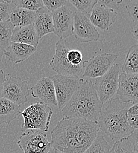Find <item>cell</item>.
Instances as JSON below:
<instances>
[{"label": "cell", "mask_w": 138, "mask_h": 153, "mask_svg": "<svg viewBox=\"0 0 138 153\" xmlns=\"http://www.w3.org/2000/svg\"><path fill=\"white\" fill-rule=\"evenodd\" d=\"M99 132L98 122L63 117L51 131L53 147L63 153H83Z\"/></svg>", "instance_id": "6da1fadb"}, {"label": "cell", "mask_w": 138, "mask_h": 153, "mask_svg": "<svg viewBox=\"0 0 138 153\" xmlns=\"http://www.w3.org/2000/svg\"><path fill=\"white\" fill-rule=\"evenodd\" d=\"M131 105L118 97L111 99L99 115V130L115 142L128 138L135 130L128 123V111Z\"/></svg>", "instance_id": "7a4b0ae2"}, {"label": "cell", "mask_w": 138, "mask_h": 153, "mask_svg": "<svg viewBox=\"0 0 138 153\" xmlns=\"http://www.w3.org/2000/svg\"><path fill=\"white\" fill-rule=\"evenodd\" d=\"M102 107L93 82L87 78L61 111L63 117L98 122Z\"/></svg>", "instance_id": "3957f363"}, {"label": "cell", "mask_w": 138, "mask_h": 153, "mask_svg": "<svg viewBox=\"0 0 138 153\" xmlns=\"http://www.w3.org/2000/svg\"><path fill=\"white\" fill-rule=\"evenodd\" d=\"M24 122L21 125V131L36 130L47 132L49 130L51 117L53 114L51 108L47 104L38 102L27 107L21 113Z\"/></svg>", "instance_id": "277c9868"}, {"label": "cell", "mask_w": 138, "mask_h": 153, "mask_svg": "<svg viewBox=\"0 0 138 153\" xmlns=\"http://www.w3.org/2000/svg\"><path fill=\"white\" fill-rule=\"evenodd\" d=\"M120 65L115 63L103 76L96 78L94 87L102 105L109 101L117 93Z\"/></svg>", "instance_id": "5b68a950"}, {"label": "cell", "mask_w": 138, "mask_h": 153, "mask_svg": "<svg viewBox=\"0 0 138 153\" xmlns=\"http://www.w3.org/2000/svg\"><path fill=\"white\" fill-rule=\"evenodd\" d=\"M69 49L65 39L60 38L56 44L55 54L50 61V65L57 74L80 77L83 73L84 68L82 64L74 66L69 62L67 58Z\"/></svg>", "instance_id": "8992f818"}, {"label": "cell", "mask_w": 138, "mask_h": 153, "mask_svg": "<svg viewBox=\"0 0 138 153\" xmlns=\"http://www.w3.org/2000/svg\"><path fill=\"white\" fill-rule=\"evenodd\" d=\"M50 78L54 85L57 107L61 110L79 89L84 80L79 76L61 74H56Z\"/></svg>", "instance_id": "52a82bcc"}, {"label": "cell", "mask_w": 138, "mask_h": 153, "mask_svg": "<svg viewBox=\"0 0 138 153\" xmlns=\"http://www.w3.org/2000/svg\"><path fill=\"white\" fill-rule=\"evenodd\" d=\"M17 144L24 153H48L53 148L43 131L31 130L20 135Z\"/></svg>", "instance_id": "ba28073f"}, {"label": "cell", "mask_w": 138, "mask_h": 153, "mask_svg": "<svg viewBox=\"0 0 138 153\" xmlns=\"http://www.w3.org/2000/svg\"><path fill=\"white\" fill-rule=\"evenodd\" d=\"M118 56L112 53L95 55L82 62L84 68L83 76L87 78H96L103 76L113 65Z\"/></svg>", "instance_id": "9c48e42d"}, {"label": "cell", "mask_w": 138, "mask_h": 153, "mask_svg": "<svg viewBox=\"0 0 138 153\" xmlns=\"http://www.w3.org/2000/svg\"><path fill=\"white\" fill-rule=\"evenodd\" d=\"M73 7L67 3L52 12L54 34L60 38L66 39L73 34L75 13Z\"/></svg>", "instance_id": "30bf717a"}, {"label": "cell", "mask_w": 138, "mask_h": 153, "mask_svg": "<svg viewBox=\"0 0 138 153\" xmlns=\"http://www.w3.org/2000/svg\"><path fill=\"white\" fill-rule=\"evenodd\" d=\"M30 92L27 81L20 76H13L6 79L2 97L21 106L27 102Z\"/></svg>", "instance_id": "8fae6325"}, {"label": "cell", "mask_w": 138, "mask_h": 153, "mask_svg": "<svg viewBox=\"0 0 138 153\" xmlns=\"http://www.w3.org/2000/svg\"><path fill=\"white\" fill-rule=\"evenodd\" d=\"M73 34L81 43L95 42L100 37L96 27L89 18L78 11L75 13Z\"/></svg>", "instance_id": "7c38bea8"}, {"label": "cell", "mask_w": 138, "mask_h": 153, "mask_svg": "<svg viewBox=\"0 0 138 153\" xmlns=\"http://www.w3.org/2000/svg\"><path fill=\"white\" fill-rule=\"evenodd\" d=\"M116 94L122 102L131 104L138 103V74L121 73Z\"/></svg>", "instance_id": "4fadbf2b"}, {"label": "cell", "mask_w": 138, "mask_h": 153, "mask_svg": "<svg viewBox=\"0 0 138 153\" xmlns=\"http://www.w3.org/2000/svg\"><path fill=\"white\" fill-rule=\"evenodd\" d=\"M118 13L115 10L103 5L95 6L90 16L89 19L92 24L100 30L107 31L116 22Z\"/></svg>", "instance_id": "5bb4252c"}, {"label": "cell", "mask_w": 138, "mask_h": 153, "mask_svg": "<svg viewBox=\"0 0 138 153\" xmlns=\"http://www.w3.org/2000/svg\"><path fill=\"white\" fill-rule=\"evenodd\" d=\"M30 93L33 98H39L41 102L57 107L54 85L50 77H43L31 87Z\"/></svg>", "instance_id": "9a60e30c"}, {"label": "cell", "mask_w": 138, "mask_h": 153, "mask_svg": "<svg viewBox=\"0 0 138 153\" xmlns=\"http://www.w3.org/2000/svg\"><path fill=\"white\" fill-rule=\"evenodd\" d=\"M33 25L39 39L45 36L54 33L52 12L44 6L39 8L36 11Z\"/></svg>", "instance_id": "2e32d148"}, {"label": "cell", "mask_w": 138, "mask_h": 153, "mask_svg": "<svg viewBox=\"0 0 138 153\" xmlns=\"http://www.w3.org/2000/svg\"><path fill=\"white\" fill-rule=\"evenodd\" d=\"M36 50L37 48L31 45L11 41L5 51L4 56L14 64H17L28 59L36 52Z\"/></svg>", "instance_id": "e0dca14e"}, {"label": "cell", "mask_w": 138, "mask_h": 153, "mask_svg": "<svg viewBox=\"0 0 138 153\" xmlns=\"http://www.w3.org/2000/svg\"><path fill=\"white\" fill-rule=\"evenodd\" d=\"M39 41L33 24L24 27H15L13 29L12 42L25 44L37 48Z\"/></svg>", "instance_id": "ac0fdd59"}, {"label": "cell", "mask_w": 138, "mask_h": 153, "mask_svg": "<svg viewBox=\"0 0 138 153\" xmlns=\"http://www.w3.org/2000/svg\"><path fill=\"white\" fill-rule=\"evenodd\" d=\"M21 113L20 105L3 97L0 98V124H10Z\"/></svg>", "instance_id": "d6986e66"}, {"label": "cell", "mask_w": 138, "mask_h": 153, "mask_svg": "<svg viewBox=\"0 0 138 153\" xmlns=\"http://www.w3.org/2000/svg\"><path fill=\"white\" fill-rule=\"evenodd\" d=\"M36 11L17 7H13L10 13V21L15 27H24L33 24Z\"/></svg>", "instance_id": "ffe728a7"}, {"label": "cell", "mask_w": 138, "mask_h": 153, "mask_svg": "<svg viewBox=\"0 0 138 153\" xmlns=\"http://www.w3.org/2000/svg\"><path fill=\"white\" fill-rule=\"evenodd\" d=\"M121 68L123 73L138 74V43L129 48Z\"/></svg>", "instance_id": "44dd1931"}, {"label": "cell", "mask_w": 138, "mask_h": 153, "mask_svg": "<svg viewBox=\"0 0 138 153\" xmlns=\"http://www.w3.org/2000/svg\"><path fill=\"white\" fill-rule=\"evenodd\" d=\"M14 27L9 20L0 22V48L5 51L11 42Z\"/></svg>", "instance_id": "7402d4cb"}, {"label": "cell", "mask_w": 138, "mask_h": 153, "mask_svg": "<svg viewBox=\"0 0 138 153\" xmlns=\"http://www.w3.org/2000/svg\"><path fill=\"white\" fill-rule=\"evenodd\" d=\"M111 148L104 136L99 132L95 141L83 153H110Z\"/></svg>", "instance_id": "603a6c76"}, {"label": "cell", "mask_w": 138, "mask_h": 153, "mask_svg": "<svg viewBox=\"0 0 138 153\" xmlns=\"http://www.w3.org/2000/svg\"><path fill=\"white\" fill-rule=\"evenodd\" d=\"M69 3L79 12L89 17L93 8L98 3L97 0H69Z\"/></svg>", "instance_id": "cb8c5ba5"}, {"label": "cell", "mask_w": 138, "mask_h": 153, "mask_svg": "<svg viewBox=\"0 0 138 153\" xmlns=\"http://www.w3.org/2000/svg\"><path fill=\"white\" fill-rule=\"evenodd\" d=\"M110 153H137L134 150L129 138L115 142Z\"/></svg>", "instance_id": "d4e9b609"}, {"label": "cell", "mask_w": 138, "mask_h": 153, "mask_svg": "<svg viewBox=\"0 0 138 153\" xmlns=\"http://www.w3.org/2000/svg\"><path fill=\"white\" fill-rule=\"evenodd\" d=\"M13 4L17 7L36 11L44 7L42 0H14Z\"/></svg>", "instance_id": "484cf974"}, {"label": "cell", "mask_w": 138, "mask_h": 153, "mask_svg": "<svg viewBox=\"0 0 138 153\" xmlns=\"http://www.w3.org/2000/svg\"><path fill=\"white\" fill-rule=\"evenodd\" d=\"M128 123L134 130L138 129V103L132 104L128 111Z\"/></svg>", "instance_id": "4316f807"}, {"label": "cell", "mask_w": 138, "mask_h": 153, "mask_svg": "<svg viewBox=\"0 0 138 153\" xmlns=\"http://www.w3.org/2000/svg\"><path fill=\"white\" fill-rule=\"evenodd\" d=\"M67 58L69 62L74 66L82 64L83 55L78 50L69 49L67 53Z\"/></svg>", "instance_id": "83f0119b"}, {"label": "cell", "mask_w": 138, "mask_h": 153, "mask_svg": "<svg viewBox=\"0 0 138 153\" xmlns=\"http://www.w3.org/2000/svg\"><path fill=\"white\" fill-rule=\"evenodd\" d=\"M125 8L134 22L138 21V0H129Z\"/></svg>", "instance_id": "f1b7e54d"}, {"label": "cell", "mask_w": 138, "mask_h": 153, "mask_svg": "<svg viewBox=\"0 0 138 153\" xmlns=\"http://www.w3.org/2000/svg\"><path fill=\"white\" fill-rule=\"evenodd\" d=\"M42 1L44 6L51 12L59 9L67 3V0H42Z\"/></svg>", "instance_id": "f546056e"}, {"label": "cell", "mask_w": 138, "mask_h": 153, "mask_svg": "<svg viewBox=\"0 0 138 153\" xmlns=\"http://www.w3.org/2000/svg\"><path fill=\"white\" fill-rule=\"evenodd\" d=\"M12 8L11 4L0 2V22L10 19Z\"/></svg>", "instance_id": "4dcf8cb0"}, {"label": "cell", "mask_w": 138, "mask_h": 153, "mask_svg": "<svg viewBox=\"0 0 138 153\" xmlns=\"http://www.w3.org/2000/svg\"><path fill=\"white\" fill-rule=\"evenodd\" d=\"M123 0H97L100 5H105L109 8L118 9L119 7L122 3Z\"/></svg>", "instance_id": "1f68e13d"}, {"label": "cell", "mask_w": 138, "mask_h": 153, "mask_svg": "<svg viewBox=\"0 0 138 153\" xmlns=\"http://www.w3.org/2000/svg\"><path fill=\"white\" fill-rule=\"evenodd\" d=\"M128 138L132 144L134 150L136 153H138V129L135 130Z\"/></svg>", "instance_id": "d6a6232c"}, {"label": "cell", "mask_w": 138, "mask_h": 153, "mask_svg": "<svg viewBox=\"0 0 138 153\" xmlns=\"http://www.w3.org/2000/svg\"><path fill=\"white\" fill-rule=\"evenodd\" d=\"M6 75L3 70H0V98L2 97L4 84L6 80Z\"/></svg>", "instance_id": "836d02e7"}, {"label": "cell", "mask_w": 138, "mask_h": 153, "mask_svg": "<svg viewBox=\"0 0 138 153\" xmlns=\"http://www.w3.org/2000/svg\"><path fill=\"white\" fill-rule=\"evenodd\" d=\"M132 33L134 38L138 42V21L132 30Z\"/></svg>", "instance_id": "e575fe53"}, {"label": "cell", "mask_w": 138, "mask_h": 153, "mask_svg": "<svg viewBox=\"0 0 138 153\" xmlns=\"http://www.w3.org/2000/svg\"><path fill=\"white\" fill-rule=\"evenodd\" d=\"M4 53H5V51L0 48V62L2 60V58L4 56Z\"/></svg>", "instance_id": "d590c367"}, {"label": "cell", "mask_w": 138, "mask_h": 153, "mask_svg": "<svg viewBox=\"0 0 138 153\" xmlns=\"http://www.w3.org/2000/svg\"><path fill=\"white\" fill-rule=\"evenodd\" d=\"M14 0H0V2H7L8 4H13Z\"/></svg>", "instance_id": "8d00e7d4"}, {"label": "cell", "mask_w": 138, "mask_h": 153, "mask_svg": "<svg viewBox=\"0 0 138 153\" xmlns=\"http://www.w3.org/2000/svg\"><path fill=\"white\" fill-rule=\"evenodd\" d=\"M48 153H61V152H59V150H57V149H54V148H53L51 150V151L49 152Z\"/></svg>", "instance_id": "74e56055"}]
</instances>
